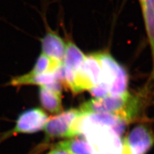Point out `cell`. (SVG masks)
Masks as SVG:
<instances>
[{"instance_id": "15", "label": "cell", "mask_w": 154, "mask_h": 154, "mask_svg": "<svg viewBox=\"0 0 154 154\" xmlns=\"http://www.w3.org/2000/svg\"><path fill=\"white\" fill-rule=\"evenodd\" d=\"M48 154H71L68 152L66 151L64 149H62L60 148L54 147V148L51 150Z\"/></svg>"}, {"instance_id": "1", "label": "cell", "mask_w": 154, "mask_h": 154, "mask_svg": "<svg viewBox=\"0 0 154 154\" xmlns=\"http://www.w3.org/2000/svg\"><path fill=\"white\" fill-rule=\"evenodd\" d=\"M140 107L139 97L126 91L117 95H107L91 99L82 105L79 109L85 114H112L128 123L137 116Z\"/></svg>"}, {"instance_id": "4", "label": "cell", "mask_w": 154, "mask_h": 154, "mask_svg": "<svg viewBox=\"0 0 154 154\" xmlns=\"http://www.w3.org/2000/svg\"><path fill=\"white\" fill-rule=\"evenodd\" d=\"M84 114L71 109L49 118L43 128L48 138H73L80 135V126Z\"/></svg>"}, {"instance_id": "11", "label": "cell", "mask_w": 154, "mask_h": 154, "mask_svg": "<svg viewBox=\"0 0 154 154\" xmlns=\"http://www.w3.org/2000/svg\"><path fill=\"white\" fill-rule=\"evenodd\" d=\"M59 69L54 73H50L41 75H32L27 73L19 76H16L12 79L11 85L13 86H21L26 85H48L60 80Z\"/></svg>"}, {"instance_id": "6", "label": "cell", "mask_w": 154, "mask_h": 154, "mask_svg": "<svg viewBox=\"0 0 154 154\" xmlns=\"http://www.w3.org/2000/svg\"><path fill=\"white\" fill-rule=\"evenodd\" d=\"M154 144V134L146 125L132 129L122 140V154H146Z\"/></svg>"}, {"instance_id": "7", "label": "cell", "mask_w": 154, "mask_h": 154, "mask_svg": "<svg viewBox=\"0 0 154 154\" xmlns=\"http://www.w3.org/2000/svg\"><path fill=\"white\" fill-rule=\"evenodd\" d=\"M48 119V115L41 109L33 108L27 110L19 116L15 127L6 136L21 134H33L40 131L44 128Z\"/></svg>"}, {"instance_id": "5", "label": "cell", "mask_w": 154, "mask_h": 154, "mask_svg": "<svg viewBox=\"0 0 154 154\" xmlns=\"http://www.w3.org/2000/svg\"><path fill=\"white\" fill-rule=\"evenodd\" d=\"M102 80V68L95 54L87 55L76 72L71 91L74 93L90 90Z\"/></svg>"}, {"instance_id": "10", "label": "cell", "mask_w": 154, "mask_h": 154, "mask_svg": "<svg viewBox=\"0 0 154 154\" xmlns=\"http://www.w3.org/2000/svg\"><path fill=\"white\" fill-rule=\"evenodd\" d=\"M141 9L144 28L150 44L153 62L152 73L154 80V0H139Z\"/></svg>"}, {"instance_id": "8", "label": "cell", "mask_w": 154, "mask_h": 154, "mask_svg": "<svg viewBox=\"0 0 154 154\" xmlns=\"http://www.w3.org/2000/svg\"><path fill=\"white\" fill-rule=\"evenodd\" d=\"M62 88L60 80L51 85L39 86L38 96L41 104L50 113L58 114L62 112Z\"/></svg>"}, {"instance_id": "3", "label": "cell", "mask_w": 154, "mask_h": 154, "mask_svg": "<svg viewBox=\"0 0 154 154\" xmlns=\"http://www.w3.org/2000/svg\"><path fill=\"white\" fill-rule=\"evenodd\" d=\"M80 133L92 148L94 154H122V139L114 130L91 122L85 114L81 120Z\"/></svg>"}, {"instance_id": "14", "label": "cell", "mask_w": 154, "mask_h": 154, "mask_svg": "<svg viewBox=\"0 0 154 154\" xmlns=\"http://www.w3.org/2000/svg\"><path fill=\"white\" fill-rule=\"evenodd\" d=\"M62 64V63L53 60L41 53L33 69L29 72V73L32 75H41L54 73L60 68Z\"/></svg>"}, {"instance_id": "12", "label": "cell", "mask_w": 154, "mask_h": 154, "mask_svg": "<svg viewBox=\"0 0 154 154\" xmlns=\"http://www.w3.org/2000/svg\"><path fill=\"white\" fill-rule=\"evenodd\" d=\"M86 55L73 42L71 41L66 43V50L62 66L66 69L76 73L80 68Z\"/></svg>"}, {"instance_id": "13", "label": "cell", "mask_w": 154, "mask_h": 154, "mask_svg": "<svg viewBox=\"0 0 154 154\" xmlns=\"http://www.w3.org/2000/svg\"><path fill=\"white\" fill-rule=\"evenodd\" d=\"M55 147L64 149L71 154H94L85 139L70 138L57 144Z\"/></svg>"}, {"instance_id": "9", "label": "cell", "mask_w": 154, "mask_h": 154, "mask_svg": "<svg viewBox=\"0 0 154 154\" xmlns=\"http://www.w3.org/2000/svg\"><path fill=\"white\" fill-rule=\"evenodd\" d=\"M45 35L41 40L42 54L60 63H62L66 50V42L57 32L47 25Z\"/></svg>"}, {"instance_id": "2", "label": "cell", "mask_w": 154, "mask_h": 154, "mask_svg": "<svg viewBox=\"0 0 154 154\" xmlns=\"http://www.w3.org/2000/svg\"><path fill=\"white\" fill-rule=\"evenodd\" d=\"M102 68V80L91 90L95 97L117 95L127 91L128 75L123 67L107 52L95 53Z\"/></svg>"}]
</instances>
